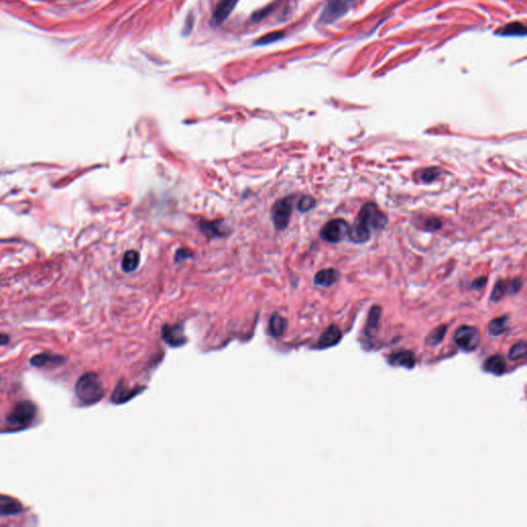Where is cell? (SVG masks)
Segmentation results:
<instances>
[{"mask_svg":"<svg viewBox=\"0 0 527 527\" xmlns=\"http://www.w3.org/2000/svg\"><path fill=\"white\" fill-rule=\"evenodd\" d=\"M522 287V281L520 278H514L509 283V295H515L519 293Z\"/></svg>","mask_w":527,"mask_h":527,"instance_id":"cell-29","label":"cell"},{"mask_svg":"<svg viewBox=\"0 0 527 527\" xmlns=\"http://www.w3.org/2000/svg\"><path fill=\"white\" fill-rule=\"evenodd\" d=\"M238 0H220L213 13L214 22L219 25L224 22L235 9Z\"/></svg>","mask_w":527,"mask_h":527,"instance_id":"cell-9","label":"cell"},{"mask_svg":"<svg viewBox=\"0 0 527 527\" xmlns=\"http://www.w3.org/2000/svg\"><path fill=\"white\" fill-rule=\"evenodd\" d=\"M480 341L479 330L470 326H461L454 335V342L464 351H474L479 346Z\"/></svg>","mask_w":527,"mask_h":527,"instance_id":"cell-4","label":"cell"},{"mask_svg":"<svg viewBox=\"0 0 527 527\" xmlns=\"http://www.w3.org/2000/svg\"><path fill=\"white\" fill-rule=\"evenodd\" d=\"M496 34H499L502 36H525L526 28L522 23L513 22V23L505 25L503 28H501L499 31H497Z\"/></svg>","mask_w":527,"mask_h":527,"instance_id":"cell-20","label":"cell"},{"mask_svg":"<svg viewBox=\"0 0 527 527\" xmlns=\"http://www.w3.org/2000/svg\"><path fill=\"white\" fill-rule=\"evenodd\" d=\"M288 326V322L285 317L279 315L278 313H275L272 315L269 324V332L271 336L278 338L284 335L286 329Z\"/></svg>","mask_w":527,"mask_h":527,"instance_id":"cell-16","label":"cell"},{"mask_svg":"<svg viewBox=\"0 0 527 527\" xmlns=\"http://www.w3.org/2000/svg\"><path fill=\"white\" fill-rule=\"evenodd\" d=\"M441 174H442V170L440 168L429 167V168H425L424 170L421 171L419 178H420V180H422L425 183H430V182L435 181L437 178H439V176Z\"/></svg>","mask_w":527,"mask_h":527,"instance_id":"cell-23","label":"cell"},{"mask_svg":"<svg viewBox=\"0 0 527 527\" xmlns=\"http://www.w3.org/2000/svg\"><path fill=\"white\" fill-rule=\"evenodd\" d=\"M76 394L86 405L101 401L104 397V389L98 375L90 372L81 376L76 384Z\"/></svg>","mask_w":527,"mask_h":527,"instance_id":"cell-2","label":"cell"},{"mask_svg":"<svg viewBox=\"0 0 527 527\" xmlns=\"http://www.w3.org/2000/svg\"><path fill=\"white\" fill-rule=\"evenodd\" d=\"M389 363L392 366L404 367L406 369H413L416 364V357L413 352L409 350H403L393 352L389 357Z\"/></svg>","mask_w":527,"mask_h":527,"instance_id":"cell-10","label":"cell"},{"mask_svg":"<svg viewBox=\"0 0 527 527\" xmlns=\"http://www.w3.org/2000/svg\"><path fill=\"white\" fill-rule=\"evenodd\" d=\"M507 329H509V316L507 315L492 319L488 326V331H489L490 335H492V336H499V335L503 334L504 332H506Z\"/></svg>","mask_w":527,"mask_h":527,"instance_id":"cell-19","label":"cell"},{"mask_svg":"<svg viewBox=\"0 0 527 527\" xmlns=\"http://www.w3.org/2000/svg\"><path fill=\"white\" fill-rule=\"evenodd\" d=\"M201 229L203 230V232L210 236V237H213V236H219L220 234V227H219V222L217 221H203L201 222Z\"/></svg>","mask_w":527,"mask_h":527,"instance_id":"cell-26","label":"cell"},{"mask_svg":"<svg viewBox=\"0 0 527 527\" xmlns=\"http://www.w3.org/2000/svg\"><path fill=\"white\" fill-rule=\"evenodd\" d=\"M446 331H447V326H441L437 329H435L427 337L426 339V343L429 345V346H436L438 344H440L444 337H445V334H446Z\"/></svg>","mask_w":527,"mask_h":527,"instance_id":"cell-22","label":"cell"},{"mask_svg":"<svg viewBox=\"0 0 527 527\" xmlns=\"http://www.w3.org/2000/svg\"><path fill=\"white\" fill-rule=\"evenodd\" d=\"M344 12H345V7L343 5H341L340 3H338V0H336V2L331 0V2H329L327 8L325 9L324 14L322 15V20L325 21L326 23H331L334 20H336L337 18H339L340 16H342V14Z\"/></svg>","mask_w":527,"mask_h":527,"instance_id":"cell-14","label":"cell"},{"mask_svg":"<svg viewBox=\"0 0 527 527\" xmlns=\"http://www.w3.org/2000/svg\"><path fill=\"white\" fill-rule=\"evenodd\" d=\"M347 2H352V0H347Z\"/></svg>","mask_w":527,"mask_h":527,"instance_id":"cell-34","label":"cell"},{"mask_svg":"<svg viewBox=\"0 0 527 527\" xmlns=\"http://www.w3.org/2000/svg\"><path fill=\"white\" fill-rule=\"evenodd\" d=\"M140 256L135 250H129L125 253L122 260V268L125 272H133L139 265Z\"/></svg>","mask_w":527,"mask_h":527,"instance_id":"cell-18","label":"cell"},{"mask_svg":"<svg viewBox=\"0 0 527 527\" xmlns=\"http://www.w3.org/2000/svg\"><path fill=\"white\" fill-rule=\"evenodd\" d=\"M10 342V337L6 334H0V345H7Z\"/></svg>","mask_w":527,"mask_h":527,"instance_id":"cell-33","label":"cell"},{"mask_svg":"<svg viewBox=\"0 0 527 527\" xmlns=\"http://www.w3.org/2000/svg\"><path fill=\"white\" fill-rule=\"evenodd\" d=\"M338 278H339L338 271L333 268H328V269L321 270L319 272L316 273V275L314 277V284L318 287L330 288L335 283H337Z\"/></svg>","mask_w":527,"mask_h":527,"instance_id":"cell-12","label":"cell"},{"mask_svg":"<svg viewBox=\"0 0 527 527\" xmlns=\"http://www.w3.org/2000/svg\"><path fill=\"white\" fill-rule=\"evenodd\" d=\"M387 223L386 215L374 203L365 204L355 220L349 227L348 237L354 243H365L371 237L372 230H382Z\"/></svg>","mask_w":527,"mask_h":527,"instance_id":"cell-1","label":"cell"},{"mask_svg":"<svg viewBox=\"0 0 527 527\" xmlns=\"http://www.w3.org/2000/svg\"><path fill=\"white\" fill-rule=\"evenodd\" d=\"M381 312H382V309L379 306H373L371 308L369 317H368V322H367V326H366V334H368L369 336H371L377 332L379 321L381 317Z\"/></svg>","mask_w":527,"mask_h":527,"instance_id":"cell-17","label":"cell"},{"mask_svg":"<svg viewBox=\"0 0 527 527\" xmlns=\"http://www.w3.org/2000/svg\"><path fill=\"white\" fill-rule=\"evenodd\" d=\"M349 231V224L342 218H335L328 221L321 230V237L330 243H338L342 241Z\"/></svg>","mask_w":527,"mask_h":527,"instance_id":"cell-5","label":"cell"},{"mask_svg":"<svg viewBox=\"0 0 527 527\" xmlns=\"http://www.w3.org/2000/svg\"><path fill=\"white\" fill-rule=\"evenodd\" d=\"M36 407L31 402H19L10 412L7 420L13 426L26 427L32 423L36 416Z\"/></svg>","mask_w":527,"mask_h":527,"instance_id":"cell-3","label":"cell"},{"mask_svg":"<svg viewBox=\"0 0 527 527\" xmlns=\"http://www.w3.org/2000/svg\"><path fill=\"white\" fill-rule=\"evenodd\" d=\"M189 256H192V252L187 249H184V248H181L179 250H177L176 254H175V260L176 261H180Z\"/></svg>","mask_w":527,"mask_h":527,"instance_id":"cell-31","label":"cell"},{"mask_svg":"<svg viewBox=\"0 0 527 527\" xmlns=\"http://www.w3.org/2000/svg\"><path fill=\"white\" fill-rule=\"evenodd\" d=\"M506 294H509V284L504 280H499L496 283L492 290L490 300L492 302H498Z\"/></svg>","mask_w":527,"mask_h":527,"instance_id":"cell-21","label":"cell"},{"mask_svg":"<svg viewBox=\"0 0 527 527\" xmlns=\"http://www.w3.org/2000/svg\"><path fill=\"white\" fill-rule=\"evenodd\" d=\"M163 336L166 342L173 346H178L185 342L184 336L182 335V329L179 326L165 327L163 331Z\"/></svg>","mask_w":527,"mask_h":527,"instance_id":"cell-13","label":"cell"},{"mask_svg":"<svg viewBox=\"0 0 527 527\" xmlns=\"http://www.w3.org/2000/svg\"><path fill=\"white\" fill-rule=\"evenodd\" d=\"M342 338V333H341V330L335 326V325H332L331 327L328 328V330L322 335L319 341H318V347L319 348H328V347H332L336 344H338L340 342Z\"/></svg>","mask_w":527,"mask_h":527,"instance_id":"cell-11","label":"cell"},{"mask_svg":"<svg viewBox=\"0 0 527 527\" xmlns=\"http://www.w3.org/2000/svg\"><path fill=\"white\" fill-rule=\"evenodd\" d=\"M484 370L486 372H489V373H492L494 375H502L506 369V365H505V362H504V359L497 354V355H493L491 357H489L485 363H484Z\"/></svg>","mask_w":527,"mask_h":527,"instance_id":"cell-15","label":"cell"},{"mask_svg":"<svg viewBox=\"0 0 527 527\" xmlns=\"http://www.w3.org/2000/svg\"><path fill=\"white\" fill-rule=\"evenodd\" d=\"M281 39H284V33L283 32H271V33H268L266 35L261 36L260 39H258L256 41L255 45H257V46H266V45H270V44H273L275 42H278Z\"/></svg>","mask_w":527,"mask_h":527,"instance_id":"cell-25","label":"cell"},{"mask_svg":"<svg viewBox=\"0 0 527 527\" xmlns=\"http://www.w3.org/2000/svg\"><path fill=\"white\" fill-rule=\"evenodd\" d=\"M486 283H487V278H486V277H484V276H482V277H479L478 279H476V280L472 284V287H473V289H475V290H480V289H482V288L486 285Z\"/></svg>","mask_w":527,"mask_h":527,"instance_id":"cell-32","label":"cell"},{"mask_svg":"<svg viewBox=\"0 0 527 527\" xmlns=\"http://www.w3.org/2000/svg\"><path fill=\"white\" fill-rule=\"evenodd\" d=\"M23 511L22 503L8 495H0V516H13Z\"/></svg>","mask_w":527,"mask_h":527,"instance_id":"cell-8","label":"cell"},{"mask_svg":"<svg viewBox=\"0 0 527 527\" xmlns=\"http://www.w3.org/2000/svg\"><path fill=\"white\" fill-rule=\"evenodd\" d=\"M441 228H442V222L437 217L427 218L422 225V230H424L426 232H435V231L440 230Z\"/></svg>","mask_w":527,"mask_h":527,"instance_id":"cell-28","label":"cell"},{"mask_svg":"<svg viewBox=\"0 0 527 527\" xmlns=\"http://www.w3.org/2000/svg\"><path fill=\"white\" fill-rule=\"evenodd\" d=\"M315 200L310 196H304L298 203V209L301 212H307L315 206Z\"/></svg>","mask_w":527,"mask_h":527,"instance_id":"cell-27","label":"cell"},{"mask_svg":"<svg viewBox=\"0 0 527 527\" xmlns=\"http://www.w3.org/2000/svg\"><path fill=\"white\" fill-rule=\"evenodd\" d=\"M66 359L60 354L44 352L33 356L30 360V364L36 368H46V367H57L63 365Z\"/></svg>","mask_w":527,"mask_h":527,"instance_id":"cell-7","label":"cell"},{"mask_svg":"<svg viewBox=\"0 0 527 527\" xmlns=\"http://www.w3.org/2000/svg\"><path fill=\"white\" fill-rule=\"evenodd\" d=\"M272 11H273V8H272V7L266 8V9H264V10H260V11H257V12H255V13L252 15V20H254V21H260V20H262L264 18H266L268 15H270Z\"/></svg>","mask_w":527,"mask_h":527,"instance_id":"cell-30","label":"cell"},{"mask_svg":"<svg viewBox=\"0 0 527 527\" xmlns=\"http://www.w3.org/2000/svg\"><path fill=\"white\" fill-rule=\"evenodd\" d=\"M293 200L294 197H287L273 205L272 220L276 229L285 230L288 227L293 212Z\"/></svg>","mask_w":527,"mask_h":527,"instance_id":"cell-6","label":"cell"},{"mask_svg":"<svg viewBox=\"0 0 527 527\" xmlns=\"http://www.w3.org/2000/svg\"><path fill=\"white\" fill-rule=\"evenodd\" d=\"M526 355V343L524 341H521L519 343H516L509 352V357L512 361H518L523 359Z\"/></svg>","mask_w":527,"mask_h":527,"instance_id":"cell-24","label":"cell"}]
</instances>
